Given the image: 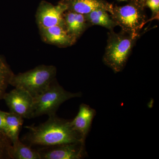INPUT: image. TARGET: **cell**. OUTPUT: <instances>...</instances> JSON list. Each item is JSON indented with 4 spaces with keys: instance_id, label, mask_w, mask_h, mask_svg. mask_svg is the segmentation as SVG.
<instances>
[{
    "instance_id": "cell-1",
    "label": "cell",
    "mask_w": 159,
    "mask_h": 159,
    "mask_svg": "<svg viewBox=\"0 0 159 159\" xmlns=\"http://www.w3.org/2000/svg\"><path fill=\"white\" fill-rule=\"evenodd\" d=\"M25 127L29 131L24 136L23 141L29 146L43 147L72 142H85L73 128L71 120L60 118L56 114L49 116L47 121L38 126L28 125Z\"/></svg>"
},
{
    "instance_id": "cell-2",
    "label": "cell",
    "mask_w": 159,
    "mask_h": 159,
    "mask_svg": "<svg viewBox=\"0 0 159 159\" xmlns=\"http://www.w3.org/2000/svg\"><path fill=\"white\" fill-rule=\"evenodd\" d=\"M139 36L123 31L117 33L111 30L109 33L103 61L114 73H119L125 67Z\"/></svg>"
},
{
    "instance_id": "cell-3",
    "label": "cell",
    "mask_w": 159,
    "mask_h": 159,
    "mask_svg": "<svg viewBox=\"0 0 159 159\" xmlns=\"http://www.w3.org/2000/svg\"><path fill=\"white\" fill-rule=\"evenodd\" d=\"M57 69L54 66L39 65L25 73L14 74L10 85L22 89L34 98L48 88L55 79Z\"/></svg>"
},
{
    "instance_id": "cell-4",
    "label": "cell",
    "mask_w": 159,
    "mask_h": 159,
    "mask_svg": "<svg viewBox=\"0 0 159 159\" xmlns=\"http://www.w3.org/2000/svg\"><path fill=\"white\" fill-rule=\"evenodd\" d=\"M82 95L80 92L73 93L66 90L55 79L44 92L34 98L32 118L55 115L63 103L72 98L80 97Z\"/></svg>"
},
{
    "instance_id": "cell-5",
    "label": "cell",
    "mask_w": 159,
    "mask_h": 159,
    "mask_svg": "<svg viewBox=\"0 0 159 159\" xmlns=\"http://www.w3.org/2000/svg\"><path fill=\"white\" fill-rule=\"evenodd\" d=\"M143 9L134 0H130L125 6H113L111 15L122 31L139 35V31L146 23Z\"/></svg>"
},
{
    "instance_id": "cell-6",
    "label": "cell",
    "mask_w": 159,
    "mask_h": 159,
    "mask_svg": "<svg viewBox=\"0 0 159 159\" xmlns=\"http://www.w3.org/2000/svg\"><path fill=\"white\" fill-rule=\"evenodd\" d=\"M37 150L41 159H82L87 156L85 142H82L40 147Z\"/></svg>"
},
{
    "instance_id": "cell-7",
    "label": "cell",
    "mask_w": 159,
    "mask_h": 159,
    "mask_svg": "<svg viewBox=\"0 0 159 159\" xmlns=\"http://www.w3.org/2000/svg\"><path fill=\"white\" fill-rule=\"evenodd\" d=\"M10 111L17 114L24 119L32 118L34 98L22 89L16 88L6 93L3 99Z\"/></svg>"
},
{
    "instance_id": "cell-8",
    "label": "cell",
    "mask_w": 159,
    "mask_h": 159,
    "mask_svg": "<svg viewBox=\"0 0 159 159\" xmlns=\"http://www.w3.org/2000/svg\"><path fill=\"white\" fill-rule=\"evenodd\" d=\"M67 10L64 4L56 6L46 1L40 3L36 12V21L39 29L56 25L64 26L63 15Z\"/></svg>"
},
{
    "instance_id": "cell-9",
    "label": "cell",
    "mask_w": 159,
    "mask_h": 159,
    "mask_svg": "<svg viewBox=\"0 0 159 159\" xmlns=\"http://www.w3.org/2000/svg\"><path fill=\"white\" fill-rule=\"evenodd\" d=\"M67 10L83 15L89 14L97 9H103L112 14L113 6L105 0H61Z\"/></svg>"
},
{
    "instance_id": "cell-10",
    "label": "cell",
    "mask_w": 159,
    "mask_h": 159,
    "mask_svg": "<svg viewBox=\"0 0 159 159\" xmlns=\"http://www.w3.org/2000/svg\"><path fill=\"white\" fill-rule=\"evenodd\" d=\"M96 115V111L87 104L82 103L79 107L76 116L71 120V124L74 130L77 132L85 141L90 130L92 122Z\"/></svg>"
},
{
    "instance_id": "cell-11",
    "label": "cell",
    "mask_w": 159,
    "mask_h": 159,
    "mask_svg": "<svg viewBox=\"0 0 159 159\" xmlns=\"http://www.w3.org/2000/svg\"><path fill=\"white\" fill-rule=\"evenodd\" d=\"M65 29L74 43L90 25L84 15L66 10L63 15Z\"/></svg>"
},
{
    "instance_id": "cell-12",
    "label": "cell",
    "mask_w": 159,
    "mask_h": 159,
    "mask_svg": "<svg viewBox=\"0 0 159 159\" xmlns=\"http://www.w3.org/2000/svg\"><path fill=\"white\" fill-rule=\"evenodd\" d=\"M39 30L43 40L48 43L61 47H69L75 43L64 26H52Z\"/></svg>"
},
{
    "instance_id": "cell-13",
    "label": "cell",
    "mask_w": 159,
    "mask_h": 159,
    "mask_svg": "<svg viewBox=\"0 0 159 159\" xmlns=\"http://www.w3.org/2000/svg\"><path fill=\"white\" fill-rule=\"evenodd\" d=\"M5 133L11 143L19 139V134L24 123V118L12 112H5Z\"/></svg>"
},
{
    "instance_id": "cell-14",
    "label": "cell",
    "mask_w": 159,
    "mask_h": 159,
    "mask_svg": "<svg viewBox=\"0 0 159 159\" xmlns=\"http://www.w3.org/2000/svg\"><path fill=\"white\" fill-rule=\"evenodd\" d=\"M109 13L104 9H97L84 16L89 25L102 26L111 31L117 25Z\"/></svg>"
},
{
    "instance_id": "cell-15",
    "label": "cell",
    "mask_w": 159,
    "mask_h": 159,
    "mask_svg": "<svg viewBox=\"0 0 159 159\" xmlns=\"http://www.w3.org/2000/svg\"><path fill=\"white\" fill-rule=\"evenodd\" d=\"M11 159H41L37 149H33L19 139L12 143Z\"/></svg>"
},
{
    "instance_id": "cell-16",
    "label": "cell",
    "mask_w": 159,
    "mask_h": 159,
    "mask_svg": "<svg viewBox=\"0 0 159 159\" xmlns=\"http://www.w3.org/2000/svg\"><path fill=\"white\" fill-rule=\"evenodd\" d=\"M13 75L5 57L0 55V100L3 99Z\"/></svg>"
},
{
    "instance_id": "cell-17",
    "label": "cell",
    "mask_w": 159,
    "mask_h": 159,
    "mask_svg": "<svg viewBox=\"0 0 159 159\" xmlns=\"http://www.w3.org/2000/svg\"><path fill=\"white\" fill-rule=\"evenodd\" d=\"M12 143L6 134L0 132V159H11Z\"/></svg>"
},
{
    "instance_id": "cell-18",
    "label": "cell",
    "mask_w": 159,
    "mask_h": 159,
    "mask_svg": "<svg viewBox=\"0 0 159 159\" xmlns=\"http://www.w3.org/2000/svg\"><path fill=\"white\" fill-rule=\"evenodd\" d=\"M144 6L150 9L152 12V17L159 16V0H146Z\"/></svg>"
},
{
    "instance_id": "cell-19",
    "label": "cell",
    "mask_w": 159,
    "mask_h": 159,
    "mask_svg": "<svg viewBox=\"0 0 159 159\" xmlns=\"http://www.w3.org/2000/svg\"><path fill=\"white\" fill-rule=\"evenodd\" d=\"M5 112L0 110V132L5 133Z\"/></svg>"
},
{
    "instance_id": "cell-20",
    "label": "cell",
    "mask_w": 159,
    "mask_h": 159,
    "mask_svg": "<svg viewBox=\"0 0 159 159\" xmlns=\"http://www.w3.org/2000/svg\"><path fill=\"white\" fill-rule=\"evenodd\" d=\"M134 1H135L137 3H138V4H139L140 6L143 7V8L145 7L144 5H145V3L146 0H134Z\"/></svg>"
},
{
    "instance_id": "cell-21",
    "label": "cell",
    "mask_w": 159,
    "mask_h": 159,
    "mask_svg": "<svg viewBox=\"0 0 159 159\" xmlns=\"http://www.w3.org/2000/svg\"><path fill=\"white\" fill-rule=\"evenodd\" d=\"M118 2H125V1H128V0H117Z\"/></svg>"
}]
</instances>
